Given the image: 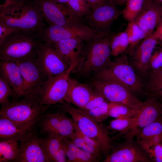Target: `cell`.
Masks as SVG:
<instances>
[{
    "instance_id": "7bdbcfd3",
    "label": "cell",
    "mask_w": 162,
    "mask_h": 162,
    "mask_svg": "<svg viewBox=\"0 0 162 162\" xmlns=\"http://www.w3.org/2000/svg\"><path fill=\"white\" fill-rule=\"evenodd\" d=\"M87 0L90 5L92 10H93L104 2L102 0Z\"/></svg>"
},
{
    "instance_id": "bcb514c9",
    "label": "cell",
    "mask_w": 162,
    "mask_h": 162,
    "mask_svg": "<svg viewBox=\"0 0 162 162\" xmlns=\"http://www.w3.org/2000/svg\"><path fill=\"white\" fill-rule=\"evenodd\" d=\"M116 5H122L125 4L127 0H111Z\"/></svg>"
},
{
    "instance_id": "e575fe53",
    "label": "cell",
    "mask_w": 162,
    "mask_h": 162,
    "mask_svg": "<svg viewBox=\"0 0 162 162\" xmlns=\"http://www.w3.org/2000/svg\"><path fill=\"white\" fill-rule=\"evenodd\" d=\"M66 5L72 12L83 19L92 11L87 0H70Z\"/></svg>"
},
{
    "instance_id": "7a4b0ae2",
    "label": "cell",
    "mask_w": 162,
    "mask_h": 162,
    "mask_svg": "<svg viewBox=\"0 0 162 162\" xmlns=\"http://www.w3.org/2000/svg\"><path fill=\"white\" fill-rule=\"evenodd\" d=\"M114 33H98L85 41L80 61L74 71L83 76L94 74L111 61L110 42Z\"/></svg>"
},
{
    "instance_id": "d6986e66",
    "label": "cell",
    "mask_w": 162,
    "mask_h": 162,
    "mask_svg": "<svg viewBox=\"0 0 162 162\" xmlns=\"http://www.w3.org/2000/svg\"><path fill=\"white\" fill-rule=\"evenodd\" d=\"M134 22L146 37L162 22V7L150 0H145L141 11Z\"/></svg>"
},
{
    "instance_id": "f546056e",
    "label": "cell",
    "mask_w": 162,
    "mask_h": 162,
    "mask_svg": "<svg viewBox=\"0 0 162 162\" xmlns=\"http://www.w3.org/2000/svg\"><path fill=\"white\" fill-rule=\"evenodd\" d=\"M136 117L132 118H116L110 122L108 129L117 131L119 133L112 137V140H117L131 129L135 124Z\"/></svg>"
},
{
    "instance_id": "4fadbf2b",
    "label": "cell",
    "mask_w": 162,
    "mask_h": 162,
    "mask_svg": "<svg viewBox=\"0 0 162 162\" xmlns=\"http://www.w3.org/2000/svg\"><path fill=\"white\" fill-rule=\"evenodd\" d=\"M65 113L59 109L56 112L45 114L38 121L41 132L69 138L74 132L75 122Z\"/></svg>"
},
{
    "instance_id": "f907efd6",
    "label": "cell",
    "mask_w": 162,
    "mask_h": 162,
    "mask_svg": "<svg viewBox=\"0 0 162 162\" xmlns=\"http://www.w3.org/2000/svg\"><path fill=\"white\" fill-rule=\"evenodd\" d=\"M102 0L104 2H105V1H106L107 0Z\"/></svg>"
},
{
    "instance_id": "b9f144b4",
    "label": "cell",
    "mask_w": 162,
    "mask_h": 162,
    "mask_svg": "<svg viewBox=\"0 0 162 162\" xmlns=\"http://www.w3.org/2000/svg\"><path fill=\"white\" fill-rule=\"evenodd\" d=\"M74 121L75 122L74 132L75 133L87 144L101 149L99 145L95 141L85 135L80 130L76 122Z\"/></svg>"
},
{
    "instance_id": "f6af8a7d",
    "label": "cell",
    "mask_w": 162,
    "mask_h": 162,
    "mask_svg": "<svg viewBox=\"0 0 162 162\" xmlns=\"http://www.w3.org/2000/svg\"><path fill=\"white\" fill-rule=\"evenodd\" d=\"M150 97H154L162 102V87L157 93Z\"/></svg>"
},
{
    "instance_id": "5b68a950",
    "label": "cell",
    "mask_w": 162,
    "mask_h": 162,
    "mask_svg": "<svg viewBox=\"0 0 162 162\" xmlns=\"http://www.w3.org/2000/svg\"><path fill=\"white\" fill-rule=\"evenodd\" d=\"M53 107L60 109L70 115L80 130L99 145L105 157L110 154L113 142L112 137L109 135L107 127L102 123L94 121L82 110L76 108L70 104L65 102Z\"/></svg>"
},
{
    "instance_id": "d4e9b609",
    "label": "cell",
    "mask_w": 162,
    "mask_h": 162,
    "mask_svg": "<svg viewBox=\"0 0 162 162\" xmlns=\"http://www.w3.org/2000/svg\"><path fill=\"white\" fill-rule=\"evenodd\" d=\"M30 130L20 127L7 118L0 115L1 140H14L20 141L25 138Z\"/></svg>"
},
{
    "instance_id": "484cf974",
    "label": "cell",
    "mask_w": 162,
    "mask_h": 162,
    "mask_svg": "<svg viewBox=\"0 0 162 162\" xmlns=\"http://www.w3.org/2000/svg\"><path fill=\"white\" fill-rule=\"evenodd\" d=\"M143 82L144 94L150 97L158 92L162 87V67L148 72Z\"/></svg>"
},
{
    "instance_id": "8992f818",
    "label": "cell",
    "mask_w": 162,
    "mask_h": 162,
    "mask_svg": "<svg viewBox=\"0 0 162 162\" xmlns=\"http://www.w3.org/2000/svg\"><path fill=\"white\" fill-rule=\"evenodd\" d=\"M40 41L31 33L22 31L14 33L0 45V59L19 62L34 56Z\"/></svg>"
},
{
    "instance_id": "7dc6e473",
    "label": "cell",
    "mask_w": 162,
    "mask_h": 162,
    "mask_svg": "<svg viewBox=\"0 0 162 162\" xmlns=\"http://www.w3.org/2000/svg\"><path fill=\"white\" fill-rule=\"evenodd\" d=\"M58 3L66 4L70 0H49Z\"/></svg>"
},
{
    "instance_id": "f35d334b",
    "label": "cell",
    "mask_w": 162,
    "mask_h": 162,
    "mask_svg": "<svg viewBox=\"0 0 162 162\" xmlns=\"http://www.w3.org/2000/svg\"><path fill=\"white\" fill-rule=\"evenodd\" d=\"M144 149L152 162H162V146L161 143L154 145Z\"/></svg>"
},
{
    "instance_id": "d590c367",
    "label": "cell",
    "mask_w": 162,
    "mask_h": 162,
    "mask_svg": "<svg viewBox=\"0 0 162 162\" xmlns=\"http://www.w3.org/2000/svg\"><path fill=\"white\" fill-rule=\"evenodd\" d=\"M69 138L77 147L92 154L100 161L101 160L102 155L103 153L100 149L87 144L74 132L70 136Z\"/></svg>"
},
{
    "instance_id": "ee69618b",
    "label": "cell",
    "mask_w": 162,
    "mask_h": 162,
    "mask_svg": "<svg viewBox=\"0 0 162 162\" xmlns=\"http://www.w3.org/2000/svg\"><path fill=\"white\" fill-rule=\"evenodd\" d=\"M153 33L158 41L162 40V22L156 28Z\"/></svg>"
},
{
    "instance_id": "ba28073f",
    "label": "cell",
    "mask_w": 162,
    "mask_h": 162,
    "mask_svg": "<svg viewBox=\"0 0 162 162\" xmlns=\"http://www.w3.org/2000/svg\"><path fill=\"white\" fill-rule=\"evenodd\" d=\"M76 67L72 65L63 73L48 80L39 91L37 97L42 104L50 105L65 102L70 74Z\"/></svg>"
},
{
    "instance_id": "ab89813d",
    "label": "cell",
    "mask_w": 162,
    "mask_h": 162,
    "mask_svg": "<svg viewBox=\"0 0 162 162\" xmlns=\"http://www.w3.org/2000/svg\"><path fill=\"white\" fill-rule=\"evenodd\" d=\"M105 98L101 94L96 91V93L94 96L81 109L88 110L95 108L105 101Z\"/></svg>"
},
{
    "instance_id": "4316f807",
    "label": "cell",
    "mask_w": 162,
    "mask_h": 162,
    "mask_svg": "<svg viewBox=\"0 0 162 162\" xmlns=\"http://www.w3.org/2000/svg\"><path fill=\"white\" fill-rule=\"evenodd\" d=\"M19 141L14 140H1L0 162L14 161L19 151Z\"/></svg>"
},
{
    "instance_id": "603a6c76",
    "label": "cell",
    "mask_w": 162,
    "mask_h": 162,
    "mask_svg": "<svg viewBox=\"0 0 162 162\" xmlns=\"http://www.w3.org/2000/svg\"><path fill=\"white\" fill-rule=\"evenodd\" d=\"M61 139L52 134H48L46 137L40 138L42 148L50 162L67 161Z\"/></svg>"
},
{
    "instance_id": "3957f363",
    "label": "cell",
    "mask_w": 162,
    "mask_h": 162,
    "mask_svg": "<svg viewBox=\"0 0 162 162\" xmlns=\"http://www.w3.org/2000/svg\"><path fill=\"white\" fill-rule=\"evenodd\" d=\"M50 106L41 104L36 96L27 95L2 105L0 115L20 127L31 130Z\"/></svg>"
},
{
    "instance_id": "7402d4cb",
    "label": "cell",
    "mask_w": 162,
    "mask_h": 162,
    "mask_svg": "<svg viewBox=\"0 0 162 162\" xmlns=\"http://www.w3.org/2000/svg\"><path fill=\"white\" fill-rule=\"evenodd\" d=\"M84 43L82 39L76 38L62 40L52 44L70 66L75 65L76 68L80 59Z\"/></svg>"
},
{
    "instance_id": "4dcf8cb0",
    "label": "cell",
    "mask_w": 162,
    "mask_h": 162,
    "mask_svg": "<svg viewBox=\"0 0 162 162\" xmlns=\"http://www.w3.org/2000/svg\"><path fill=\"white\" fill-rule=\"evenodd\" d=\"M162 134V118L144 127L136 137L140 143H143L152 137Z\"/></svg>"
},
{
    "instance_id": "816d5d0a",
    "label": "cell",
    "mask_w": 162,
    "mask_h": 162,
    "mask_svg": "<svg viewBox=\"0 0 162 162\" xmlns=\"http://www.w3.org/2000/svg\"></svg>"
},
{
    "instance_id": "5bb4252c",
    "label": "cell",
    "mask_w": 162,
    "mask_h": 162,
    "mask_svg": "<svg viewBox=\"0 0 162 162\" xmlns=\"http://www.w3.org/2000/svg\"><path fill=\"white\" fill-rule=\"evenodd\" d=\"M158 40L154 33L143 39L129 53L128 60L138 76L142 81L147 73L148 62Z\"/></svg>"
},
{
    "instance_id": "f1b7e54d",
    "label": "cell",
    "mask_w": 162,
    "mask_h": 162,
    "mask_svg": "<svg viewBox=\"0 0 162 162\" xmlns=\"http://www.w3.org/2000/svg\"><path fill=\"white\" fill-rule=\"evenodd\" d=\"M126 30L129 42L126 51L128 54L134 50L146 36L144 32L134 21L128 22Z\"/></svg>"
},
{
    "instance_id": "83f0119b",
    "label": "cell",
    "mask_w": 162,
    "mask_h": 162,
    "mask_svg": "<svg viewBox=\"0 0 162 162\" xmlns=\"http://www.w3.org/2000/svg\"><path fill=\"white\" fill-rule=\"evenodd\" d=\"M129 44L126 30L114 33L111 40V55L115 57L126 52Z\"/></svg>"
},
{
    "instance_id": "f5cc1de1",
    "label": "cell",
    "mask_w": 162,
    "mask_h": 162,
    "mask_svg": "<svg viewBox=\"0 0 162 162\" xmlns=\"http://www.w3.org/2000/svg\"><path fill=\"white\" fill-rule=\"evenodd\" d=\"M161 144V145H162V142Z\"/></svg>"
},
{
    "instance_id": "1f68e13d",
    "label": "cell",
    "mask_w": 162,
    "mask_h": 162,
    "mask_svg": "<svg viewBox=\"0 0 162 162\" xmlns=\"http://www.w3.org/2000/svg\"><path fill=\"white\" fill-rule=\"evenodd\" d=\"M145 0H127L122 12L124 18L129 22L134 21L141 11Z\"/></svg>"
},
{
    "instance_id": "60d3db41",
    "label": "cell",
    "mask_w": 162,
    "mask_h": 162,
    "mask_svg": "<svg viewBox=\"0 0 162 162\" xmlns=\"http://www.w3.org/2000/svg\"><path fill=\"white\" fill-rule=\"evenodd\" d=\"M19 32L15 28L0 25V45L12 34Z\"/></svg>"
},
{
    "instance_id": "277c9868",
    "label": "cell",
    "mask_w": 162,
    "mask_h": 162,
    "mask_svg": "<svg viewBox=\"0 0 162 162\" xmlns=\"http://www.w3.org/2000/svg\"><path fill=\"white\" fill-rule=\"evenodd\" d=\"M93 76L121 83L135 94H144L143 82L129 63L126 52L115 57Z\"/></svg>"
},
{
    "instance_id": "836d02e7",
    "label": "cell",
    "mask_w": 162,
    "mask_h": 162,
    "mask_svg": "<svg viewBox=\"0 0 162 162\" xmlns=\"http://www.w3.org/2000/svg\"><path fill=\"white\" fill-rule=\"evenodd\" d=\"M139 112L126 105L112 103L109 115L115 118H132L136 117Z\"/></svg>"
},
{
    "instance_id": "d6a6232c",
    "label": "cell",
    "mask_w": 162,
    "mask_h": 162,
    "mask_svg": "<svg viewBox=\"0 0 162 162\" xmlns=\"http://www.w3.org/2000/svg\"><path fill=\"white\" fill-rule=\"evenodd\" d=\"M112 104V102L105 101L95 108L88 110L81 109L87 116L94 121L102 123L109 117V110Z\"/></svg>"
},
{
    "instance_id": "8d00e7d4",
    "label": "cell",
    "mask_w": 162,
    "mask_h": 162,
    "mask_svg": "<svg viewBox=\"0 0 162 162\" xmlns=\"http://www.w3.org/2000/svg\"><path fill=\"white\" fill-rule=\"evenodd\" d=\"M13 97L15 99L16 94L6 80L0 74V103L4 104L9 102L8 99Z\"/></svg>"
},
{
    "instance_id": "52a82bcc",
    "label": "cell",
    "mask_w": 162,
    "mask_h": 162,
    "mask_svg": "<svg viewBox=\"0 0 162 162\" xmlns=\"http://www.w3.org/2000/svg\"><path fill=\"white\" fill-rule=\"evenodd\" d=\"M92 83L94 90L110 102L126 105L138 111L144 104L133 92L122 84L105 80L93 78Z\"/></svg>"
},
{
    "instance_id": "e0dca14e",
    "label": "cell",
    "mask_w": 162,
    "mask_h": 162,
    "mask_svg": "<svg viewBox=\"0 0 162 162\" xmlns=\"http://www.w3.org/2000/svg\"><path fill=\"white\" fill-rule=\"evenodd\" d=\"M161 118L162 102L155 97H148L136 116L134 126L118 139H134L144 127Z\"/></svg>"
},
{
    "instance_id": "7c38bea8",
    "label": "cell",
    "mask_w": 162,
    "mask_h": 162,
    "mask_svg": "<svg viewBox=\"0 0 162 162\" xmlns=\"http://www.w3.org/2000/svg\"><path fill=\"white\" fill-rule=\"evenodd\" d=\"M37 59L48 79L63 73L70 67L52 44L40 41L37 50Z\"/></svg>"
},
{
    "instance_id": "30bf717a",
    "label": "cell",
    "mask_w": 162,
    "mask_h": 162,
    "mask_svg": "<svg viewBox=\"0 0 162 162\" xmlns=\"http://www.w3.org/2000/svg\"><path fill=\"white\" fill-rule=\"evenodd\" d=\"M49 26H70L84 23L83 19L72 12L66 4L49 0H34Z\"/></svg>"
},
{
    "instance_id": "9c48e42d",
    "label": "cell",
    "mask_w": 162,
    "mask_h": 162,
    "mask_svg": "<svg viewBox=\"0 0 162 162\" xmlns=\"http://www.w3.org/2000/svg\"><path fill=\"white\" fill-rule=\"evenodd\" d=\"M97 33L89 26L84 23L68 26H49L44 28L39 39L41 42L49 44L62 40L76 38L85 41Z\"/></svg>"
},
{
    "instance_id": "ffe728a7",
    "label": "cell",
    "mask_w": 162,
    "mask_h": 162,
    "mask_svg": "<svg viewBox=\"0 0 162 162\" xmlns=\"http://www.w3.org/2000/svg\"><path fill=\"white\" fill-rule=\"evenodd\" d=\"M0 74L14 90L16 94L15 100L25 95L24 80L17 62L0 59Z\"/></svg>"
},
{
    "instance_id": "c3c4849f",
    "label": "cell",
    "mask_w": 162,
    "mask_h": 162,
    "mask_svg": "<svg viewBox=\"0 0 162 162\" xmlns=\"http://www.w3.org/2000/svg\"><path fill=\"white\" fill-rule=\"evenodd\" d=\"M162 7V0H150Z\"/></svg>"
},
{
    "instance_id": "74e56055",
    "label": "cell",
    "mask_w": 162,
    "mask_h": 162,
    "mask_svg": "<svg viewBox=\"0 0 162 162\" xmlns=\"http://www.w3.org/2000/svg\"><path fill=\"white\" fill-rule=\"evenodd\" d=\"M158 45L155 47L149 61L147 72L162 67V47Z\"/></svg>"
},
{
    "instance_id": "ac0fdd59",
    "label": "cell",
    "mask_w": 162,
    "mask_h": 162,
    "mask_svg": "<svg viewBox=\"0 0 162 162\" xmlns=\"http://www.w3.org/2000/svg\"><path fill=\"white\" fill-rule=\"evenodd\" d=\"M18 154L15 162H49L42 148L40 138L31 131L20 141Z\"/></svg>"
},
{
    "instance_id": "681fc988",
    "label": "cell",
    "mask_w": 162,
    "mask_h": 162,
    "mask_svg": "<svg viewBox=\"0 0 162 162\" xmlns=\"http://www.w3.org/2000/svg\"><path fill=\"white\" fill-rule=\"evenodd\" d=\"M158 45H160L162 47V40L158 41Z\"/></svg>"
},
{
    "instance_id": "6da1fadb",
    "label": "cell",
    "mask_w": 162,
    "mask_h": 162,
    "mask_svg": "<svg viewBox=\"0 0 162 162\" xmlns=\"http://www.w3.org/2000/svg\"><path fill=\"white\" fill-rule=\"evenodd\" d=\"M34 0H4L0 6V25L33 34L38 38L46 26Z\"/></svg>"
},
{
    "instance_id": "2e32d148",
    "label": "cell",
    "mask_w": 162,
    "mask_h": 162,
    "mask_svg": "<svg viewBox=\"0 0 162 162\" xmlns=\"http://www.w3.org/2000/svg\"><path fill=\"white\" fill-rule=\"evenodd\" d=\"M122 14L111 0H107L92 11L84 19L97 33L109 32L113 22Z\"/></svg>"
},
{
    "instance_id": "cb8c5ba5",
    "label": "cell",
    "mask_w": 162,
    "mask_h": 162,
    "mask_svg": "<svg viewBox=\"0 0 162 162\" xmlns=\"http://www.w3.org/2000/svg\"><path fill=\"white\" fill-rule=\"evenodd\" d=\"M68 162H98L100 160L92 154L76 146L68 138L61 139Z\"/></svg>"
},
{
    "instance_id": "9a60e30c",
    "label": "cell",
    "mask_w": 162,
    "mask_h": 162,
    "mask_svg": "<svg viewBox=\"0 0 162 162\" xmlns=\"http://www.w3.org/2000/svg\"><path fill=\"white\" fill-rule=\"evenodd\" d=\"M18 62L24 80L25 95L37 96L48 78L38 62L37 54Z\"/></svg>"
},
{
    "instance_id": "44dd1931",
    "label": "cell",
    "mask_w": 162,
    "mask_h": 162,
    "mask_svg": "<svg viewBox=\"0 0 162 162\" xmlns=\"http://www.w3.org/2000/svg\"><path fill=\"white\" fill-rule=\"evenodd\" d=\"M96 91L87 84L80 82L70 76L65 102L82 109L94 96Z\"/></svg>"
},
{
    "instance_id": "8fae6325",
    "label": "cell",
    "mask_w": 162,
    "mask_h": 162,
    "mask_svg": "<svg viewBox=\"0 0 162 162\" xmlns=\"http://www.w3.org/2000/svg\"><path fill=\"white\" fill-rule=\"evenodd\" d=\"M112 142L111 152L103 162H152L141 144L134 139Z\"/></svg>"
}]
</instances>
